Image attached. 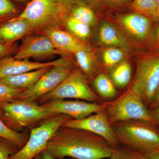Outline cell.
I'll return each mask as SVG.
<instances>
[{"instance_id":"cell-27","label":"cell","mask_w":159,"mask_h":159,"mask_svg":"<svg viewBox=\"0 0 159 159\" xmlns=\"http://www.w3.org/2000/svg\"><path fill=\"white\" fill-rule=\"evenodd\" d=\"M104 159H144V158L142 154L125 147H118L117 145L112 147L110 156Z\"/></svg>"},{"instance_id":"cell-4","label":"cell","mask_w":159,"mask_h":159,"mask_svg":"<svg viewBox=\"0 0 159 159\" xmlns=\"http://www.w3.org/2000/svg\"><path fill=\"white\" fill-rule=\"evenodd\" d=\"M159 84V51L143 55L137 62L135 76L130 88L151 107Z\"/></svg>"},{"instance_id":"cell-10","label":"cell","mask_w":159,"mask_h":159,"mask_svg":"<svg viewBox=\"0 0 159 159\" xmlns=\"http://www.w3.org/2000/svg\"><path fill=\"white\" fill-rule=\"evenodd\" d=\"M62 126L90 132L105 139L112 147L118 145V141L112 125L105 110L92 114L84 119H71Z\"/></svg>"},{"instance_id":"cell-34","label":"cell","mask_w":159,"mask_h":159,"mask_svg":"<svg viewBox=\"0 0 159 159\" xmlns=\"http://www.w3.org/2000/svg\"><path fill=\"white\" fill-rule=\"evenodd\" d=\"M142 155L144 159H159V149Z\"/></svg>"},{"instance_id":"cell-7","label":"cell","mask_w":159,"mask_h":159,"mask_svg":"<svg viewBox=\"0 0 159 159\" xmlns=\"http://www.w3.org/2000/svg\"><path fill=\"white\" fill-rule=\"evenodd\" d=\"M71 119L67 115L59 114L42 120L38 126L31 129L25 145L9 159H34L45 150L49 140L57 129Z\"/></svg>"},{"instance_id":"cell-40","label":"cell","mask_w":159,"mask_h":159,"mask_svg":"<svg viewBox=\"0 0 159 159\" xmlns=\"http://www.w3.org/2000/svg\"><path fill=\"white\" fill-rule=\"evenodd\" d=\"M41 159H55L47 150L41 152Z\"/></svg>"},{"instance_id":"cell-31","label":"cell","mask_w":159,"mask_h":159,"mask_svg":"<svg viewBox=\"0 0 159 159\" xmlns=\"http://www.w3.org/2000/svg\"><path fill=\"white\" fill-rule=\"evenodd\" d=\"M101 6H107L112 7H119L128 4L129 0H100Z\"/></svg>"},{"instance_id":"cell-19","label":"cell","mask_w":159,"mask_h":159,"mask_svg":"<svg viewBox=\"0 0 159 159\" xmlns=\"http://www.w3.org/2000/svg\"><path fill=\"white\" fill-rule=\"evenodd\" d=\"M74 54L80 70L88 79L97 76L99 70V65L96 55L89 46Z\"/></svg>"},{"instance_id":"cell-8","label":"cell","mask_w":159,"mask_h":159,"mask_svg":"<svg viewBox=\"0 0 159 159\" xmlns=\"http://www.w3.org/2000/svg\"><path fill=\"white\" fill-rule=\"evenodd\" d=\"M88 81V79L80 69L73 70L54 90L37 100L43 104L55 99H73L96 102L98 99Z\"/></svg>"},{"instance_id":"cell-43","label":"cell","mask_w":159,"mask_h":159,"mask_svg":"<svg viewBox=\"0 0 159 159\" xmlns=\"http://www.w3.org/2000/svg\"><path fill=\"white\" fill-rule=\"evenodd\" d=\"M59 159H66V158H65Z\"/></svg>"},{"instance_id":"cell-1","label":"cell","mask_w":159,"mask_h":159,"mask_svg":"<svg viewBox=\"0 0 159 159\" xmlns=\"http://www.w3.org/2000/svg\"><path fill=\"white\" fill-rule=\"evenodd\" d=\"M46 150L55 159H104L110 156L112 147L95 134L61 126L49 140Z\"/></svg>"},{"instance_id":"cell-9","label":"cell","mask_w":159,"mask_h":159,"mask_svg":"<svg viewBox=\"0 0 159 159\" xmlns=\"http://www.w3.org/2000/svg\"><path fill=\"white\" fill-rule=\"evenodd\" d=\"M72 70L70 63L52 66L33 87L20 94L16 99L35 102L54 90L67 77Z\"/></svg>"},{"instance_id":"cell-36","label":"cell","mask_w":159,"mask_h":159,"mask_svg":"<svg viewBox=\"0 0 159 159\" xmlns=\"http://www.w3.org/2000/svg\"><path fill=\"white\" fill-rule=\"evenodd\" d=\"M84 2L93 8H101V1L100 0H84Z\"/></svg>"},{"instance_id":"cell-3","label":"cell","mask_w":159,"mask_h":159,"mask_svg":"<svg viewBox=\"0 0 159 159\" xmlns=\"http://www.w3.org/2000/svg\"><path fill=\"white\" fill-rule=\"evenodd\" d=\"M0 110L3 122L7 127L16 132L41 120L56 116L36 102L19 99L1 102Z\"/></svg>"},{"instance_id":"cell-37","label":"cell","mask_w":159,"mask_h":159,"mask_svg":"<svg viewBox=\"0 0 159 159\" xmlns=\"http://www.w3.org/2000/svg\"><path fill=\"white\" fill-rule=\"evenodd\" d=\"M150 110L156 124L159 127V106Z\"/></svg>"},{"instance_id":"cell-29","label":"cell","mask_w":159,"mask_h":159,"mask_svg":"<svg viewBox=\"0 0 159 159\" xmlns=\"http://www.w3.org/2000/svg\"><path fill=\"white\" fill-rule=\"evenodd\" d=\"M25 90V89L11 87L0 83V103L17 99L20 94Z\"/></svg>"},{"instance_id":"cell-32","label":"cell","mask_w":159,"mask_h":159,"mask_svg":"<svg viewBox=\"0 0 159 159\" xmlns=\"http://www.w3.org/2000/svg\"><path fill=\"white\" fill-rule=\"evenodd\" d=\"M14 50V47L12 44H6L0 43V59L6 57Z\"/></svg>"},{"instance_id":"cell-39","label":"cell","mask_w":159,"mask_h":159,"mask_svg":"<svg viewBox=\"0 0 159 159\" xmlns=\"http://www.w3.org/2000/svg\"><path fill=\"white\" fill-rule=\"evenodd\" d=\"M152 20L159 24V0H157L156 9Z\"/></svg>"},{"instance_id":"cell-38","label":"cell","mask_w":159,"mask_h":159,"mask_svg":"<svg viewBox=\"0 0 159 159\" xmlns=\"http://www.w3.org/2000/svg\"><path fill=\"white\" fill-rule=\"evenodd\" d=\"M159 106V84L158 87L157 89L156 93L154 99L153 103L152 105L151 108L153 109Z\"/></svg>"},{"instance_id":"cell-12","label":"cell","mask_w":159,"mask_h":159,"mask_svg":"<svg viewBox=\"0 0 159 159\" xmlns=\"http://www.w3.org/2000/svg\"><path fill=\"white\" fill-rule=\"evenodd\" d=\"M116 19L130 37L139 42L152 46L154 29L152 19L134 11L117 15Z\"/></svg>"},{"instance_id":"cell-33","label":"cell","mask_w":159,"mask_h":159,"mask_svg":"<svg viewBox=\"0 0 159 159\" xmlns=\"http://www.w3.org/2000/svg\"><path fill=\"white\" fill-rule=\"evenodd\" d=\"M152 46L154 51H159V24L153 30V41Z\"/></svg>"},{"instance_id":"cell-16","label":"cell","mask_w":159,"mask_h":159,"mask_svg":"<svg viewBox=\"0 0 159 159\" xmlns=\"http://www.w3.org/2000/svg\"><path fill=\"white\" fill-rule=\"evenodd\" d=\"M33 30L28 21L14 17L0 25V43L6 44L13 43Z\"/></svg>"},{"instance_id":"cell-18","label":"cell","mask_w":159,"mask_h":159,"mask_svg":"<svg viewBox=\"0 0 159 159\" xmlns=\"http://www.w3.org/2000/svg\"><path fill=\"white\" fill-rule=\"evenodd\" d=\"M52 67H48L0 79V83L16 88L29 89Z\"/></svg>"},{"instance_id":"cell-26","label":"cell","mask_w":159,"mask_h":159,"mask_svg":"<svg viewBox=\"0 0 159 159\" xmlns=\"http://www.w3.org/2000/svg\"><path fill=\"white\" fill-rule=\"evenodd\" d=\"M157 0H133L131 3L133 11L150 18L152 20L156 9Z\"/></svg>"},{"instance_id":"cell-41","label":"cell","mask_w":159,"mask_h":159,"mask_svg":"<svg viewBox=\"0 0 159 159\" xmlns=\"http://www.w3.org/2000/svg\"><path fill=\"white\" fill-rule=\"evenodd\" d=\"M34 159H41V153L37 155L34 158Z\"/></svg>"},{"instance_id":"cell-6","label":"cell","mask_w":159,"mask_h":159,"mask_svg":"<svg viewBox=\"0 0 159 159\" xmlns=\"http://www.w3.org/2000/svg\"><path fill=\"white\" fill-rule=\"evenodd\" d=\"M70 11L62 0H32L16 17L28 21L33 30L64 21Z\"/></svg>"},{"instance_id":"cell-24","label":"cell","mask_w":159,"mask_h":159,"mask_svg":"<svg viewBox=\"0 0 159 159\" xmlns=\"http://www.w3.org/2000/svg\"><path fill=\"white\" fill-rule=\"evenodd\" d=\"M71 34L80 40L84 41L89 37L91 27L69 15L64 21Z\"/></svg>"},{"instance_id":"cell-35","label":"cell","mask_w":159,"mask_h":159,"mask_svg":"<svg viewBox=\"0 0 159 159\" xmlns=\"http://www.w3.org/2000/svg\"><path fill=\"white\" fill-rule=\"evenodd\" d=\"M62 1L70 10L71 8L75 5L80 3L85 2L84 0H62Z\"/></svg>"},{"instance_id":"cell-22","label":"cell","mask_w":159,"mask_h":159,"mask_svg":"<svg viewBox=\"0 0 159 159\" xmlns=\"http://www.w3.org/2000/svg\"><path fill=\"white\" fill-rule=\"evenodd\" d=\"M69 15L90 27L95 26L97 22V16L93 8L85 2L79 3L73 6Z\"/></svg>"},{"instance_id":"cell-42","label":"cell","mask_w":159,"mask_h":159,"mask_svg":"<svg viewBox=\"0 0 159 159\" xmlns=\"http://www.w3.org/2000/svg\"><path fill=\"white\" fill-rule=\"evenodd\" d=\"M15 1H17L19 2H25V0H15Z\"/></svg>"},{"instance_id":"cell-15","label":"cell","mask_w":159,"mask_h":159,"mask_svg":"<svg viewBox=\"0 0 159 159\" xmlns=\"http://www.w3.org/2000/svg\"><path fill=\"white\" fill-rule=\"evenodd\" d=\"M51 41L55 48L61 53L74 54L88 47L84 41L80 40L71 34L54 26L47 27L43 31Z\"/></svg>"},{"instance_id":"cell-5","label":"cell","mask_w":159,"mask_h":159,"mask_svg":"<svg viewBox=\"0 0 159 159\" xmlns=\"http://www.w3.org/2000/svg\"><path fill=\"white\" fill-rule=\"evenodd\" d=\"M105 107L106 112L111 125L129 120H139L151 122L157 125L150 110L130 88Z\"/></svg>"},{"instance_id":"cell-20","label":"cell","mask_w":159,"mask_h":159,"mask_svg":"<svg viewBox=\"0 0 159 159\" xmlns=\"http://www.w3.org/2000/svg\"><path fill=\"white\" fill-rule=\"evenodd\" d=\"M109 77L116 86L125 87L131 79L132 68L130 64L127 61H123L111 69Z\"/></svg>"},{"instance_id":"cell-11","label":"cell","mask_w":159,"mask_h":159,"mask_svg":"<svg viewBox=\"0 0 159 159\" xmlns=\"http://www.w3.org/2000/svg\"><path fill=\"white\" fill-rule=\"evenodd\" d=\"M49 112L54 115L65 114L74 119H84L92 114L105 110V106L85 100L55 99L42 104Z\"/></svg>"},{"instance_id":"cell-30","label":"cell","mask_w":159,"mask_h":159,"mask_svg":"<svg viewBox=\"0 0 159 159\" xmlns=\"http://www.w3.org/2000/svg\"><path fill=\"white\" fill-rule=\"evenodd\" d=\"M17 10L16 6L10 0H0V22L13 16Z\"/></svg>"},{"instance_id":"cell-23","label":"cell","mask_w":159,"mask_h":159,"mask_svg":"<svg viewBox=\"0 0 159 159\" xmlns=\"http://www.w3.org/2000/svg\"><path fill=\"white\" fill-rule=\"evenodd\" d=\"M125 50L117 47H106L101 53V60L106 67L112 69L125 59Z\"/></svg>"},{"instance_id":"cell-21","label":"cell","mask_w":159,"mask_h":159,"mask_svg":"<svg viewBox=\"0 0 159 159\" xmlns=\"http://www.w3.org/2000/svg\"><path fill=\"white\" fill-rule=\"evenodd\" d=\"M93 85L98 94L107 99L116 98L117 91L109 76L103 73L97 74L93 80Z\"/></svg>"},{"instance_id":"cell-17","label":"cell","mask_w":159,"mask_h":159,"mask_svg":"<svg viewBox=\"0 0 159 159\" xmlns=\"http://www.w3.org/2000/svg\"><path fill=\"white\" fill-rule=\"evenodd\" d=\"M99 43L105 47L120 48L127 51L129 46L119 30L110 23L104 21L99 26L97 32Z\"/></svg>"},{"instance_id":"cell-14","label":"cell","mask_w":159,"mask_h":159,"mask_svg":"<svg viewBox=\"0 0 159 159\" xmlns=\"http://www.w3.org/2000/svg\"><path fill=\"white\" fill-rule=\"evenodd\" d=\"M64 58L46 62H33L28 59L17 60L5 57L0 59V79L48 67L68 63Z\"/></svg>"},{"instance_id":"cell-28","label":"cell","mask_w":159,"mask_h":159,"mask_svg":"<svg viewBox=\"0 0 159 159\" xmlns=\"http://www.w3.org/2000/svg\"><path fill=\"white\" fill-rule=\"evenodd\" d=\"M20 149L15 142L0 137V159H9V157L17 152Z\"/></svg>"},{"instance_id":"cell-25","label":"cell","mask_w":159,"mask_h":159,"mask_svg":"<svg viewBox=\"0 0 159 159\" xmlns=\"http://www.w3.org/2000/svg\"><path fill=\"white\" fill-rule=\"evenodd\" d=\"M0 137L11 140L18 145L20 148H22L28 141L29 136L24 133L11 130L7 127L3 122L1 117L0 110Z\"/></svg>"},{"instance_id":"cell-2","label":"cell","mask_w":159,"mask_h":159,"mask_svg":"<svg viewBox=\"0 0 159 159\" xmlns=\"http://www.w3.org/2000/svg\"><path fill=\"white\" fill-rule=\"evenodd\" d=\"M118 143L144 154L159 149V128L151 122L132 120L112 125Z\"/></svg>"},{"instance_id":"cell-13","label":"cell","mask_w":159,"mask_h":159,"mask_svg":"<svg viewBox=\"0 0 159 159\" xmlns=\"http://www.w3.org/2000/svg\"><path fill=\"white\" fill-rule=\"evenodd\" d=\"M60 54L48 36L43 34L26 38L13 58L17 60L43 58Z\"/></svg>"}]
</instances>
